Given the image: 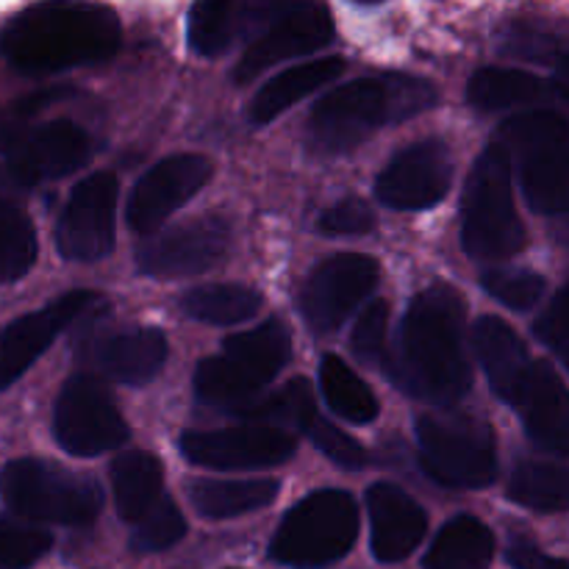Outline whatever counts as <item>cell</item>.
<instances>
[{
    "mask_svg": "<svg viewBox=\"0 0 569 569\" xmlns=\"http://www.w3.org/2000/svg\"><path fill=\"white\" fill-rule=\"evenodd\" d=\"M461 337V295L448 283L426 289L406 311L398 348L383 361L389 381L426 403H456L470 389V367Z\"/></svg>",
    "mask_w": 569,
    "mask_h": 569,
    "instance_id": "obj_1",
    "label": "cell"
},
{
    "mask_svg": "<svg viewBox=\"0 0 569 569\" xmlns=\"http://www.w3.org/2000/svg\"><path fill=\"white\" fill-rule=\"evenodd\" d=\"M6 61L22 76H50L100 64L120 48V20L109 6L48 0L17 11L0 33Z\"/></svg>",
    "mask_w": 569,
    "mask_h": 569,
    "instance_id": "obj_2",
    "label": "cell"
},
{
    "mask_svg": "<svg viewBox=\"0 0 569 569\" xmlns=\"http://www.w3.org/2000/svg\"><path fill=\"white\" fill-rule=\"evenodd\" d=\"M437 103V89L422 78L367 76L333 89L311 111L309 137L315 150L339 156L365 142L372 131L422 114Z\"/></svg>",
    "mask_w": 569,
    "mask_h": 569,
    "instance_id": "obj_3",
    "label": "cell"
},
{
    "mask_svg": "<svg viewBox=\"0 0 569 569\" xmlns=\"http://www.w3.org/2000/svg\"><path fill=\"white\" fill-rule=\"evenodd\" d=\"M461 244L481 264H500L526 248L511 192V156L500 142L478 156L461 206Z\"/></svg>",
    "mask_w": 569,
    "mask_h": 569,
    "instance_id": "obj_4",
    "label": "cell"
},
{
    "mask_svg": "<svg viewBox=\"0 0 569 569\" xmlns=\"http://www.w3.org/2000/svg\"><path fill=\"white\" fill-rule=\"evenodd\" d=\"M503 148L537 214H569V120L548 109L522 111L503 128Z\"/></svg>",
    "mask_w": 569,
    "mask_h": 569,
    "instance_id": "obj_5",
    "label": "cell"
},
{
    "mask_svg": "<svg viewBox=\"0 0 569 569\" xmlns=\"http://www.w3.org/2000/svg\"><path fill=\"white\" fill-rule=\"evenodd\" d=\"M292 353V339L281 320H267L226 342L220 356H209L194 370V392L211 406H244L267 387Z\"/></svg>",
    "mask_w": 569,
    "mask_h": 569,
    "instance_id": "obj_6",
    "label": "cell"
},
{
    "mask_svg": "<svg viewBox=\"0 0 569 569\" xmlns=\"http://www.w3.org/2000/svg\"><path fill=\"white\" fill-rule=\"evenodd\" d=\"M0 500L33 522L87 526L103 509L100 487L44 459H17L0 470Z\"/></svg>",
    "mask_w": 569,
    "mask_h": 569,
    "instance_id": "obj_7",
    "label": "cell"
},
{
    "mask_svg": "<svg viewBox=\"0 0 569 569\" xmlns=\"http://www.w3.org/2000/svg\"><path fill=\"white\" fill-rule=\"evenodd\" d=\"M359 533V511L342 489H320L300 500L276 531L270 556L278 565L315 569L350 553Z\"/></svg>",
    "mask_w": 569,
    "mask_h": 569,
    "instance_id": "obj_8",
    "label": "cell"
},
{
    "mask_svg": "<svg viewBox=\"0 0 569 569\" xmlns=\"http://www.w3.org/2000/svg\"><path fill=\"white\" fill-rule=\"evenodd\" d=\"M422 470L450 489H483L495 481L492 428L467 411H439L417 420Z\"/></svg>",
    "mask_w": 569,
    "mask_h": 569,
    "instance_id": "obj_9",
    "label": "cell"
},
{
    "mask_svg": "<svg viewBox=\"0 0 569 569\" xmlns=\"http://www.w3.org/2000/svg\"><path fill=\"white\" fill-rule=\"evenodd\" d=\"M53 433L67 453L89 459L126 442L128 426L100 378L72 376L56 400Z\"/></svg>",
    "mask_w": 569,
    "mask_h": 569,
    "instance_id": "obj_10",
    "label": "cell"
},
{
    "mask_svg": "<svg viewBox=\"0 0 569 569\" xmlns=\"http://www.w3.org/2000/svg\"><path fill=\"white\" fill-rule=\"evenodd\" d=\"M117 178L92 172L76 183L56 228L59 253L70 261H98L114 248Z\"/></svg>",
    "mask_w": 569,
    "mask_h": 569,
    "instance_id": "obj_11",
    "label": "cell"
},
{
    "mask_svg": "<svg viewBox=\"0 0 569 569\" xmlns=\"http://www.w3.org/2000/svg\"><path fill=\"white\" fill-rule=\"evenodd\" d=\"M378 261L361 253H339L322 261L306 281L300 311L317 333H331L376 289Z\"/></svg>",
    "mask_w": 569,
    "mask_h": 569,
    "instance_id": "obj_12",
    "label": "cell"
},
{
    "mask_svg": "<svg viewBox=\"0 0 569 569\" xmlns=\"http://www.w3.org/2000/svg\"><path fill=\"white\" fill-rule=\"evenodd\" d=\"M231 248V226L226 217L206 214L144 242L137 264L144 276L187 278L211 270Z\"/></svg>",
    "mask_w": 569,
    "mask_h": 569,
    "instance_id": "obj_13",
    "label": "cell"
},
{
    "mask_svg": "<svg viewBox=\"0 0 569 569\" xmlns=\"http://www.w3.org/2000/svg\"><path fill=\"white\" fill-rule=\"evenodd\" d=\"M453 181V159L442 139H422L395 153L376 181V198L389 209H433Z\"/></svg>",
    "mask_w": 569,
    "mask_h": 569,
    "instance_id": "obj_14",
    "label": "cell"
},
{
    "mask_svg": "<svg viewBox=\"0 0 569 569\" xmlns=\"http://www.w3.org/2000/svg\"><path fill=\"white\" fill-rule=\"evenodd\" d=\"M181 453L209 470H259L287 461L295 453V439L287 428L270 426L189 431L181 437Z\"/></svg>",
    "mask_w": 569,
    "mask_h": 569,
    "instance_id": "obj_15",
    "label": "cell"
},
{
    "mask_svg": "<svg viewBox=\"0 0 569 569\" xmlns=\"http://www.w3.org/2000/svg\"><path fill=\"white\" fill-rule=\"evenodd\" d=\"M98 300V295L89 289H76V292L61 295L44 309L9 322L0 331V389H9L53 345V339L70 322L87 315Z\"/></svg>",
    "mask_w": 569,
    "mask_h": 569,
    "instance_id": "obj_16",
    "label": "cell"
},
{
    "mask_svg": "<svg viewBox=\"0 0 569 569\" xmlns=\"http://www.w3.org/2000/svg\"><path fill=\"white\" fill-rule=\"evenodd\" d=\"M92 153L87 131L70 120H53L33 131L22 133L6 150V170L11 181L33 187L39 181H53L81 170Z\"/></svg>",
    "mask_w": 569,
    "mask_h": 569,
    "instance_id": "obj_17",
    "label": "cell"
},
{
    "mask_svg": "<svg viewBox=\"0 0 569 569\" xmlns=\"http://www.w3.org/2000/svg\"><path fill=\"white\" fill-rule=\"evenodd\" d=\"M211 178V161L198 153L167 156L150 167L128 200V222L133 231L150 233L181 209Z\"/></svg>",
    "mask_w": 569,
    "mask_h": 569,
    "instance_id": "obj_18",
    "label": "cell"
},
{
    "mask_svg": "<svg viewBox=\"0 0 569 569\" xmlns=\"http://www.w3.org/2000/svg\"><path fill=\"white\" fill-rule=\"evenodd\" d=\"M333 37V17L326 3H295L283 17H278L239 59L237 83L259 78L267 67H276L295 56L311 53Z\"/></svg>",
    "mask_w": 569,
    "mask_h": 569,
    "instance_id": "obj_19",
    "label": "cell"
},
{
    "mask_svg": "<svg viewBox=\"0 0 569 569\" xmlns=\"http://www.w3.org/2000/svg\"><path fill=\"white\" fill-rule=\"evenodd\" d=\"M295 3L278 0H203L189 11L187 37L194 53L220 56L256 28H270Z\"/></svg>",
    "mask_w": 569,
    "mask_h": 569,
    "instance_id": "obj_20",
    "label": "cell"
},
{
    "mask_svg": "<svg viewBox=\"0 0 569 569\" xmlns=\"http://www.w3.org/2000/svg\"><path fill=\"white\" fill-rule=\"evenodd\" d=\"M515 409L533 445L548 453L569 456V389L548 361H533Z\"/></svg>",
    "mask_w": 569,
    "mask_h": 569,
    "instance_id": "obj_21",
    "label": "cell"
},
{
    "mask_svg": "<svg viewBox=\"0 0 569 569\" xmlns=\"http://www.w3.org/2000/svg\"><path fill=\"white\" fill-rule=\"evenodd\" d=\"M367 511L372 526V553L383 565L403 561L426 537V511L395 483H376L367 489Z\"/></svg>",
    "mask_w": 569,
    "mask_h": 569,
    "instance_id": "obj_22",
    "label": "cell"
},
{
    "mask_svg": "<svg viewBox=\"0 0 569 569\" xmlns=\"http://www.w3.org/2000/svg\"><path fill=\"white\" fill-rule=\"evenodd\" d=\"M83 356L92 361L100 376L139 387L153 381L164 367L167 339L156 328H126L98 339Z\"/></svg>",
    "mask_w": 569,
    "mask_h": 569,
    "instance_id": "obj_23",
    "label": "cell"
},
{
    "mask_svg": "<svg viewBox=\"0 0 569 569\" xmlns=\"http://www.w3.org/2000/svg\"><path fill=\"white\" fill-rule=\"evenodd\" d=\"M472 345H476V353L481 359V367L487 370L495 395L503 403L515 406L533 367L526 342L517 337L509 322L498 320V317H483V320L476 322Z\"/></svg>",
    "mask_w": 569,
    "mask_h": 569,
    "instance_id": "obj_24",
    "label": "cell"
},
{
    "mask_svg": "<svg viewBox=\"0 0 569 569\" xmlns=\"http://www.w3.org/2000/svg\"><path fill=\"white\" fill-rule=\"evenodd\" d=\"M559 94L553 83L522 70L483 67L467 83V100L481 111L517 109V106H542Z\"/></svg>",
    "mask_w": 569,
    "mask_h": 569,
    "instance_id": "obj_25",
    "label": "cell"
},
{
    "mask_svg": "<svg viewBox=\"0 0 569 569\" xmlns=\"http://www.w3.org/2000/svg\"><path fill=\"white\" fill-rule=\"evenodd\" d=\"M345 70V59L339 56H328V59L309 61V64H298L292 70L281 72L272 81H267L259 89V94L250 103V120L253 122H270L276 120L281 111H287L289 106L300 103L303 98H309L315 89L331 83L339 72Z\"/></svg>",
    "mask_w": 569,
    "mask_h": 569,
    "instance_id": "obj_26",
    "label": "cell"
},
{
    "mask_svg": "<svg viewBox=\"0 0 569 569\" xmlns=\"http://www.w3.org/2000/svg\"><path fill=\"white\" fill-rule=\"evenodd\" d=\"M164 470L153 453L131 450L120 456L111 467V489H114V503L122 520L139 522L150 509L159 506L164 498Z\"/></svg>",
    "mask_w": 569,
    "mask_h": 569,
    "instance_id": "obj_27",
    "label": "cell"
},
{
    "mask_svg": "<svg viewBox=\"0 0 569 569\" xmlns=\"http://www.w3.org/2000/svg\"><path fill=\"white\" fill-rule=\"evenodd\" d=\"M492 553V531L476 517H456L433 539L426 569H487Z\"/></svg>",
    "mask_w": 569,
    "mask_h": 569,
    "instance_id": "obj_28",
    "label": "cell"
},
{
    "mask_svg": "<svg viewBox=\"0 0 569 569\" xmlns=\"http://www.w3.org/2000/svg\"><path fill=\"white\" fill-rule=\"evenodd\" d=\"M278 498V481L253 478V481H194L189 483V500L209 520L250 515L264 509Z\"/></svg>",
    "mask_w": 569,
    "mask_h": 569,
    "instance_id": "obj_29",
    "label": "cell"
},
{
    "mask_svg": "<svg viewBox=\"0 0 569 569\" xmlns=\"http://www.w3.org/2000/svg\"><path fill=\"white\" fill-rule=\"evenodd\" d=\"M509 498L522 509L542 515L569 511V467L553 461H522L509 481Z\"/></svg>",
    "mask_w": 569,
    "mask_h": 569,
    "instance_id": "obj_30",
    "label": "cell"
},
{
    "mask_svg": "<svg viewBox=\"0 0 569 569\" xmlns=\"http://www.w3.org/2000/svg\"><path fill=\"white\" fill-rule=\"evenodd\" d=\"M233 415L248 420L250 426H270V428H298V431H309L311 422L320 417L315 406V395L306 378H292L287 387L278 392L267 395L261 400H250V403L233 409Z\"/></svg>",
    "mask_w": 569,
    "mask_h": 569,
    "instance_id": "obj_31",
    "label": "cell"
},
{
    "mask_svg": "<svg viewBox=\"0 0 569 569\" xmlns=\"http://www.w3.org/2000/svg\"><path fill=\"white\" fill-rule=\"evenodd\" d=\"M320 389L333 415L342 417V420L367 426V422L378 417V400L372 389L339 356H326L322 359Z\"/></svg>",
    "mask_w": 569,
    "mask_h": 569,
    "instance_id": "obj_32",
    "label": "cell"
},
{
    "mask_svg": "<svg viewBox=\"0 0 569 569\" xmlns=\"http://www.w3.org/2000/svg\"><path fill=\"white\" fill-rule=\"evenodd\" d=\"M183 311L209 326H237L261 309V295L242 283H211L183 295Z\"/></svg>",
    "mask_w": 569,
    "mask_h": 569,
    "instance_id": "obj_33",
    "label": "cell"
},
{
    "mask_svg": "<svg viewBox=\"0 0 569 569\" xmlns=\"http://www.w3.org/2000/svg\"><path fill=\"white\" fill-rule=\"evenodd\" d=\"M37 261V231L20 206L0 198V283L20 281Z\"/></svg>",
    "mask_w": 569,
    "mask_h": 569,
    "instance_id": "obj_34",
    "label": "cell"
},
{
    "mask_svg": "<svg viewBox=\"0 0 569 569\" xmlns=\"http://www.w3.org/2000/svg\"><path fill=\"white\" fill-rule=\"evenodd\" d=\"M187 533V522L183 515L178 511V506L170 498H161L156 509H150L142 520L137 522L131 537V550L133 553H159V550L172 548L178 539Z\"/></svg>",
    "mask_w": 569,
    "mask_h": 569,
    "instance_id": "obj_35",
    "label": "cell"
},
{
    "mask_svg": "<svg viewBox=\"0 0 569 569\" xmlns=\"http://www.w3.org/2000/svg\"><path fill=\"white\" fill-rule=\"evenodd\" d=\"M48 531L22 522L0 520V569H28L50 550Z\"/></svg>",
    "mask_w": 569,
    "mask_h": 569,
    "instance_id": "obj_36",
    "label": "cell"
},
{
    "mask_svg": "<svg viewBox=\"0 0 569 569\" xmlns=\"http://www.w3.org/2000/svg\"><path fill=\"white\" fill-rule=\"evenodd\" d=\"M483 289L498 303L515 311H528L545 295V278L528 270H492L483 276Z\"/></svg>",
    "mask_w": 569,
    "mask_h": 569,
    "instance_id": "obj_37",
    "label": "cell"
},
{
    "mask_svg": "<svg viewBox=\"0 0 569 569\" xmlns=\"http://www.w3.org/2000/svg\"><path fill=\"white\" fill-rule=\"evenodd\" d=\"M387 328H389V306L383 300L367 306L353 326L350 348L365 365H381L387 361Z\"/></svg>",
    "mask_w": 569,
    "mask_h": 569,
    "instance_id": "obj_38",
    "label": "cell"
},
{
    "mask_svg": "<svg viewBox=\"0 0 569 569\" xmlns=\"http://www.w3.org/2000/svg\"><path fill=\"white\" fill-rule=\"evenodd\" d=\"M306 437H311V442H315V448L320 450V453H326L328 459L348 467V470H361V467L367 465V450L361 448L353 437H348L342 428L331 426V422H326L322 417H317V420L311 422Z\"/></svg>",
    "mask_w": 569,
    "mask_h": 569,
    "instance_id": "obj_39",
    "label": "cell"
},
{
    "mask_svg": "<svg viewBox=\"0 0 569 569\" xmlns=\"http://www.w3.org/2000/svg\"><path fill=\"white\" fill-rule=\"evenodd\" d=\"M372 226H376V214L359 198L339 200L337 206L322 211L320 222H317V228L328 237H359V233L372 231Z\"/></svg>",
    "mask_w": 569,
    "mask_h": 569,
    "instance_id": "obj_40",
    "label": "cell"
},
{
    "mask_svg": "<svg viewBox=\"0 0 569 569\" xmlns=\"http://www.w3.org/2000/svg\"><path fill=\"white\" fill-rule=\"evenodd\" d=\"M537 337L559 356L561 365L569 370V283L553 298L542 317L533 326Z\"/></svg>",
    "mask_w": 569,
    "mask_h": 569,
    "instance_id": "obj_41",
    "label": "cell"
},
{
    "mask_svg": "<svg viewBox=\"0 0 569 569\" xmlns=\"http://www.w3.org/2000/svg\"><path fill=\"white\" fill-rule=\"evenodd\" d=\"M61 94H64L61 89H42V92L17 100V103H11L9 109L0 111V150H9L11 144L22 137V126H26V120H31V117L37 114V111H42L44 106L56 103Z\"/></svg>",
    "mask_w": 569,
    "mask_h": 569,
    "instance_id": "obj_42",
    "label": "cell"
},
{
    "mask_svg": "<svg viewBox=\"0 0 569 569\" xmlns=\"http://www.w3.org/2000/svg\"><path fill=\"white\" fill-rule=\"evenodd\" d=\"M509 565L515 569H569L567 559H556L531 542H515L509 548Z\"/></svg>",
    "mask_w": 569,
    "mask_h": 569,
    "instance_id": "obj_43",
    "label": "cell"
},
{
    "mask_svg": "<svg viewBox=\"0 0 569 569\" xmlns=\"http://www.w3.org/2000/svg\"><path fill=\"white\" fill-rule=\"evenodd\" d=\"M556 89L569 100V56L559 59V64H556Z\"/></svg>",
    "mask_w": 569,
    "mask_h": 569,
    "instance_id": "obj_44",
    "label": "cell"
}]
</instances>
